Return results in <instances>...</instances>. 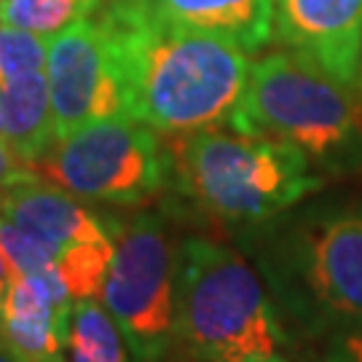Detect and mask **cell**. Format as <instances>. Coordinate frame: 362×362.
I'll return each mask as SVG.
<instances>
[{
    "mask_svg": "<svg viewBox=\"0 0 362 362\" xmlns=\"http://www.w3.org/2000/svg\"><path fill=\"white\" fill-rule=\"evenodd\" d=\"M100 16L127 116L167 137L228 127L250 78L247 52L129 0H105Z\"/></svg>",
    "mask_w": 362,
    "mask_h": 362,
    "instance_id": "1",
    "label": "cell"
},
{
    "mask_svg": "<svg viewBox=\"0 0 362 362\" xmlns=\"http://www.w3.org/2000/svg\"><path fill=\"white\" fill-rule=\"evenodd\" d=\"M266 226L252 255L282 320L314 338L362 325V199Z\"/></svg>",
    "mask_w": 362,
    "mask_h": 362,
    "instance_id": "2",
    "label": "cell"
},
{
    "mask_svg": "<svg viewBox=\"0 0 362 362\" xmlns=\"http://www.w3.org/2000/svg\"><path fill=\"white\" fill-rule=\"evenodd\" d=\"M169 185L188 207L215 223L260 228L325 185L290 143L209 129L169 134Z\"/></svg>",
    "mask_w": 362,
    "mask_h": 362,
    "instance_id": "3",
    "label": "cell"
},
{
    "mask_svg": "<svg viewBox=\"0 0 362 362\" xmlns=\"http://www.w3.org/2000/svg\"><path fill=\"white\" fill-rule=\"evenodd\" d=\"M285 344V320L258 269L223 242L182 239L172 349L188 362H247Z\"/></svg>",
    "mask_w": 362,
    "mask_h": 362,
    "instance_id": "4",
    "label": "cell"
},
{
    "mask_svg": "<svg viewBox=\"0 0 362 362\" xmlns=\"http://www.w3.org/2000/svg\"><path fill=\"white\" fill-rule=\"evenodd\" d=\"M228 127L290 143L320 172H362L360 89L293 49L266 54L250 65Z\"/></svg>",
    "mask_w": 362,
    "mask_h": 362,
    "instance_id": "5",
    "label": "cell"
},
{
    "mask_svg": "<svg viewBox=\"0 0 362 362\" xmlns=\"http://www.w3.org/2000/svg\"><path fill=\"white\" fill-rule=\"evenodd\" d=\"M35 172L78 199L140 207L169 188V153L156 129L116 116L57 140Z\"/></svg>",
    "mask_w": 362,
    "mask_h": 362,
    "instance_id": "6",
    "label": "cell"
},
{
    "mask_svg": "<svg viewBox=\"0 0 362 362\" xmlns=\"http://www.w3.org/2000/svg\"><path fill=\"white\" fill-rule=\"evenodd\" d=\"M177 266L180 245H175L161 215L140 212L118 226L100 298L121 327L134 362H161L172 349Z\"/></svg>",
    "mask_w": 362,
    "mask_h": 362,
    "instance_id": "7",
    "label": "cell"
},
{
    "mask_svg": "<svg viewBox=\"0 0 362 362\" xmlns=\"http://www.w3.org/2000/svg\"><path fill=\"white\" fill-rule=\"evenodd\" d=\"M46 78L57 140L94 121L127 116L107 30L100 13L67 27L49 40Z\"/></svg>",
    "mask_w": 362,
    "mask_h": 362,
    "instance_id": "8",
    "label": "cell"
},
{
    "mask_svg": "<svg viewBox=\"0 0 362 362\" xmlns=\"http://www.w3.org/2000/svg\"><path fill=\"white\" fill-rule=\"evenodd\" d=\"M274 35L325 73L357 86L362 0H274Z\"/></svg>",
    "mask_w": 362,
    "mask_h": 362,
    "instance_id": "9",
    "label": "cell"
},
{
    "mask_svg": "<svg viewBox=\"0 0 362 362\" xmlns=\"http://www.w3.org/2000/svg\"><path fill=\"white\" fill-rule=\"evenodd\" d=\"M73 296L59 272L11 279L0 336L25 362H67Z\"/></svg>",
    "mask_w": 362,
    "mask_h": 362,
    "instance_id": "10",
    "label": "cell"
},
{
    "mask_svg": "<svg viewBox=\"0 0 362 362\" xmlns=\"http://www.w3.org/2000/svg\"><path fill=\"white\" fill-rule=\"evenodd\" d=\"M0 212L22 231L54 247L57 255L73 245L116 242L118 226L110 228L100 215L83 207L78 196L38 175L33 180L3 188Z\"/></svg>",
    "mask_w": 362,
    "mask_h": 362,
    "instance_id": "11",
    "label": "cell"
},
{
    "mask_svg": "<svg viewBox=\"0 0 362 362\" xmlns=\"http://www.w3.org/2000/svg\"><path fill=\"white\" fill-rule=\"evenodd\" d=\"M167 22L194 27L255 54L274 38V0H129Z\"/></svg>",
    "mask_w": 362,
    "mask_h": 362,
    "instance_id": "12",
    "label": "cell"
},
{
    "mask_svg": "<svg viewBox=\"0 0 362 362\" xmlns=\"http://www.w3.org/2000/svg\"><path fill=\"white\" fill-rule=\"evenodd\" d=\"M0 137L33 169L57 143L49 78L43 70L8 78L0 86Z\"/></svg>",
    "mask_w": 362,
    "mask_h": 362,
    "instance_id": "13",
    "label": "cell"
},
{
    "mask_svg": "<svg viewBox=\"0 0 362 362\" xmlns=\"http://www.w3.org/2000/svg\"><path fill=\"white\" fill-rule=\"evenodd\" d=\"M129 344L97 298L73 300L67 362H129Z\"/></svg>",
    "mask_w": 362,
    "mask_h": 362,
    "instance_id": "14",
    "label": "cell"
},
{
    "mask_svg": "<svg viewBox=\"0 0 362 362\" xmlns=\"http://www.w3.org/2000/svg\"><path fill=\"white\" fill-rule=\"evenodd\" d=\"M105 0H0V25L35 35H57L100 13Z\"/></svg>",
    "mask_w": 362,
    "mask_h": 362,
    "instance_id": "15",
    "label": "cell"
},
{
    "mask_svg": "<svg viewBox=\"0 0 362 362\" xmlns=\"http://www.w3.org/2000/svg\"><path fill=\"white\" fill-rule=\"evenodd\" d=\"M113 252H116V242H91V245L67 247L57 255V272L70 290L73 300L100 298Z\"/></svg>",
    "mask_w": 362,
    "mask_h": 362,
    "instance_id": "16",
    "label": "cell"
},
{
    "mask_svg": "<svg viewBox=\"0 0 362 362\" xmlns=\"http://www.w3.org/2000/svg\"><path fill=\"white\" fill-rule=\"evenodd\" d=\"M49 40L27 30L0 25V86L8 78L38 73L49 59Z\"/></svg>",
    "mask_w": 362,
    "mask_h": 362,
    "instance_id": "17",
    "label": "cell"
},
{
    "mask_svg": "<svg viewBox=\"0 0 362 362\" xmlns=\"http://www.w3.org/2000/svg\"><path fill=\"white\" fill-rule=\"evenodd\" d=\"M325 362H362V325L330 336Z\"/></svg>",
    "mask_w": 362,
    "mask_h": 362,
    "instance_id": "18",
    "label": "cell"
},
{
    "mask_svg": "<svg viewBox=\"0 0 362 362\" xmlns=\"http://www.w3.org/2000/svg\"><path fill=\"white\" fill-rule=\"evenodd\" d=\"M38 172L30 167L27 161H22L19 156L13 153L8 143L0 137V191L3 188H11V185H19L25 180H33Z\"/></svg>",
    "mask_w": 362,
    "mask_h": 362,
    "instance_id": "19",
    "label": "cell"
},
{
    "mask_svg": "<svg viewBox=\"0 0 362 362\" xmlns=\"http://www.w3.org/2000/svg\"><path fill=\"white\" fill-rule=\"evenodd\" d=\"M8 287H11V269H8V258L0 247V309L6 303V296H8Z\"/></svg>",
    "mask_w": 362,
    "mask_h": 362,
    "instance_id": "20",
    "label": "cell"
},
{
    "mask_svg": "<svg viewBox=\"0 0 362 362\" xmlns=\"http://www.w3.org/2000/svg\"><path fill=\"white\" fill-rule=\"evenodd\" d=\"M0 362H25V360L6 344V338H0Z\"/></svg>",
    "mask_w": 362,
    "mask_h": 362,
    "instance_id": "21",
    "label": "cell"
},
{
    "mask_svg": "<svg viewBox=\"0 0 362 362\" xmlns=\"http://www.w3.org/2000/svg\"><path fill=\"white\" fill-rule=\"evenodd\" d=\"M357 89L362 94V49H360V67H357Z\"/></svg>",
    "mask_w": 362,
    "mask_h": 362,
    "instance_id": "22",
    "label": "cell"
},
{
    "mask_svg": "<svg viewBox=\"0 0 362 362\" xmlns=\"http://www.w3.org/2000/svg\"><path fill=\"white\" fill-rule=\"evenodd\" d=\"M247 362H287V360H282L279 354H274V357H263V360H247Z\"/></svg>",
    "mask_w": 362,
    "mask_h": 362,
    "instance_id": "23",
    "label": "cell"
},
{
    "mask_svg": "<svg viewBox=\"0 0 362 362\" xmlns=\"http://www.w3.org/2000/svg\"><path fill=\"white\" fill-rule=\"evenodd\" d=\"M0 338H3V336H0Z\"/></svg>",
    "mask_w": 362,
    "mask_h": 362,
    "instance_id": "24",
    "label": "cell"
}]
</instances>
